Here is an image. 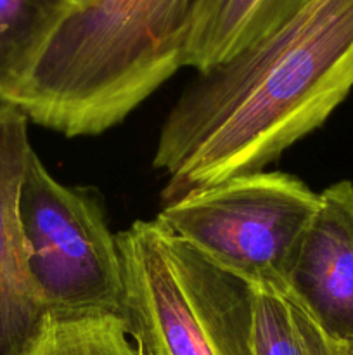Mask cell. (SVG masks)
Here are the masks:
<instances>
[{"instance_id": "1", "label": "cell", "mask_w": 353, "mask_h": 355, "mask_svg": "<svg viewBox=\"0 0 353 355\" xmlns=\"http://www.w3.org/2000/svg\"><path fill=\"white\" fill-rule=\"evenodd\" d=\"M353 87V0H314L182 92L156 144L163 201L260 172L320 127Z\"/></svg>"}, {"instance_id": "2", "label": "cell", "mask_w": 353, "mask_h": 355, "mask_svg": "<svg viewBox=\"0 0 353 355\" xmlns=\"http://www.w3.org/2000/svg\"><path fill=\"white\" fill-rule=\"evenodd\" d=\"M199 0H89L73 7L9 104L66 137L121 123L185 68Z\"/></svg>"}, {"instance_id": "3", "label": "cell", "mask_w": 353, "mask_h": 355, "mask_svg": "<svg viewBox=\"0 0 353 355\" xmlns=\"http://www.w3.org/2000/svg\"><path fill=\"white\" fill-rule=\"evenodd\" d=\"M120 315L138 355H255L256 288L137 220L116 234Z\"/></svg>"}, {"instance_id": "4", "label": "cell", "mask_w": 353, "mask_h": 355, "mask_svg": "<svg viewBox=\"0 0 353 355\" xmlns=\"http://www.w3.org/2000/svg\"><path fill=\"white\" fill-rule=\"evenodd\" d=\"M317 203L318 193L298 177L260 170L190 191L154 222L258 290L286 293Z\"/></svg>"}, {"instance_id": "5", "label": "cell", "mask_w": 353, "mask_h": 355, "mask_svg": "<svg viewBox=\"0 0 353 355\" xmlns=\"http://www.w3.org/2000/svg\"><path fill=\"white\" fill-rule=\"evenodd\" d=\"M19 218L28 270L48 312H120V248L102 208L92 194L55 180L35 151L21 184Z\"/></svg>"}, {"instance_id": "6", "label": "cell", "mask_w": 353, "mask_h": 355, "mask_svg": "<svg viewBox=\"0 0 353 355\" xmlns=\"http://www.w3.org/2000/svg\"><path fill=\"white\" fill-rule=\"evenodd\" d=\"M289 295L346 352L353 350V184L339 180L318 203L287 276Z\"/></svg>"}, {"instance_id": "7", "label": "cell", "mask_w": 353, "mask_h": 355, "mask_svg": "<svg viewBox=\"0 0 353 355\" xmlns=\"http://www.w3.org/2000/svg\"><path fill=\"white\" fill-rule=\"evenodd\" d=\"M28 118L0 104V355H23L40 333L48 311L28 270L19 218V191L28 158Z\"/></svg>"}, {"instance_id": "8", "label": "cell", "mask_w": 353, "mask_h": 355, "mask_svg": "<svg viewBox=\"0 0 353 355\" xmlns=\"http://www.w3.org/2000/svg\"><path fill=\"white\" fill-rule=\"evenodd\" d=\"M314 0H199L185 68L206 73L230 61L293 19Z\"/></svg>"}, {"instance_id": "9", "label": "cell", "mask_w": 353, "mask_h": 355, "mask_svg": "<svg viewBox=\"0 0 353 355\" xmlns=\"http://www.w3.org/2000/svg\"><path fill=\"white\" fill-rule=\"evenodd\" d=\"M73 0H0V104L30 75Z\"/></svg>"}, {"instance_id": "10", "label": "cell", "mask_w": 353, "mask_h": 355, "mask_svg": "<svg viewBox=\"0 0 353 355\" xmlns=\"http://www.w3.org/2000/svg\"><path fill=\"white\" fill-rule=\"evenodd\" d=\"M255 355H346L286 293L255 295Z\"/></svg>"}, {"instance_id": "11", "label": "cell", "mask_w": 353, "mask_h": 355, "mask_svg": "<svg viewBox=\"0 0 353 355\" xmlns=\"http://www.w3.org/2000/svg\"><path fill=\"white\" fill-rule=\"evenodd\" d=\"M23 355H138L118 314L48 312Z\"/></svg>"}, {"instance_id": "12", "label": "cell", "mask_w": 353, "mask_h": 355, "mask_svg": "<svg viewBox=\"0 0 353 355\" xmlns=\"http://www.w3.org/2000/svg\"><path fill=\"white\" fill-rule=\"evenodd\" d=\"M73 2L76 3V6H78V3H83V2H89V0H73Z\"/></svg>"}, {"instance_id": "13", "label": "cell", "mask_w": 353, "mask_h": 355, "mask_svg": "<svg viewBox=\"0 0 353 355\" xmlns=\"http://www.w3.org/2000/svg\"><path fill=\"white\" fill-rule=\"evenodd\" d=\"M346 355H353V350H350V352H346Z\"/></svg>"}]
</instances>
